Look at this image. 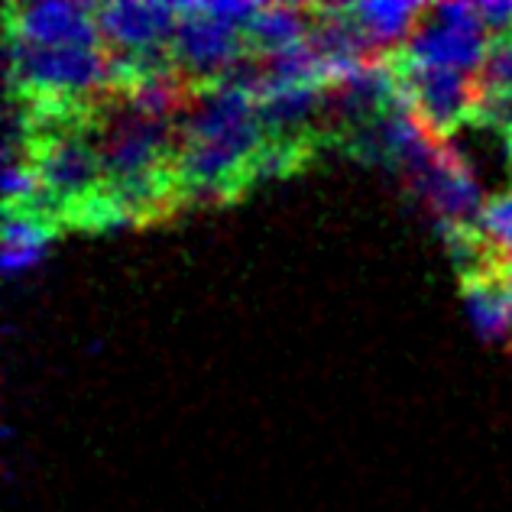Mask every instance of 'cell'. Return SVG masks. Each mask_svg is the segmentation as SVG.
<instances>
[{
	"label": "cell",
	"mask_w": 512,
	"mask_h": 512,
	"mask_svg": "<svg viewBox=\"0 0 512 512\" xmlns=\"http://www.w3.org/2000/svg\"><path fill=\"white\" fill-rule=\"evenodd\" d=\"M94 10H98L94 4H62V0L7 7V39L33 49H107Z\"/></svg>",
	"instance_id": "obj_6"
},
{
	"label": "cell",
	"mask_w": 512,
	"mask_h": 512,
	"mask_svg": "<svg viewBox=\"0 0 512 512\" xmlns=\"http://www.w3.org/2000/svg\"><path fill=\"white\" fill-rule=\"evenodd\" d=\"M477 82H480L483 91L512 98V36L493 39L490 56H487V62H483Z\"/></svg>",
	"instance_id": "obj_13"
},
{
	"label": "cell",
	"mask_w": 512,
	"mask_h": 512,
	"mask_svg": "<svg viewBox=\"0 0 512 512\" xmlns=\"http://www.w3.org/2000/svg\"><path fill=\"white\" fill-rule=\"evenodd\" d=\"M269 143L256 88L227 75L198 88L175 120V182L198 201L234 198L250 185V169Z\"/></svg>",
	"instance_id": "obj_1"
},
{
	"label": "cell",
	"mask_w": 512,
	"mask_h": 512,
	"mask_svg": "<svg viewBox=\"0 0 512 512\" xmlns=\"http://www.w3.org/2000/svg\"><path fill=\"white\" fill-rule=\"evenodd\" d=\"M56 234L52 221L39 218L33 211H7L4 218V231H0V269H4L7 279H17L33 273V269L46 260L49 240Z\"/></svg>",
	"instance_id": "obj_11"
},
{
	"label": "cell",
	"mask_w": 512,
	"mask_h": 512,
	"mask_svg": "<svg viewBox=\"0 0 512 512\" xmlns=\"http://www.w3.org/2000/svg\"><path fill=\"white\" fill-rule=\"evenodd\" d=\"M4 49L13 98L82 104L114 88V56L107 49H33L17 39H7Z\"/></svg>",
	"instance_id": "obj_2"
},
{
	"label": "cell",
	"mask_w": 512,
	"mask_h": 512,
	"mask_svg": "<svg viewBox=\"0 0 512 512\" xmlns=\"http://www.w3.org/2000/svg\"><path fill=\"white\" fill-rule=\"evenodd\" d=\"M496 273H500V279L506 282L509 292H512V256H509V260H503L500 266H496Z\"/></svg>",
	"instance_id": "obj_16"
},
{
	"label": "cell",
	"mask_w": 512,
	"mask_h": 512,
	"mask_svg": "<svg viewBox=\"0 0 512 512\" xmlns=\"http://www.w3.org/2000/svg\"><path fill=\"white\" fill-rule=\"evenodd\" d=\"M490 46L493 39L483 26H444L425 17L396 62L412 65V69H444L477 78L490 56Z\"/></svg>",
	"instance_id": "obj_7"
},
{
	"label": "cell",
	"mask_w": 512,
	"mask_h": 512,
	"mask_svg": "<svg viewBox=\"0 0 512 512\" xmlns=\"http://www.w3.org/2000/svg\"><path fill=\"white\" fill-rule=\"evenodd\" d=\"M98 30L107 52L127 65H156L169 59L172 33L179 26V4H156V0H124V4H101L94 10Z\"/></svg>",
	"instance_id": "obj_4"
},
{
	"label": "cell",
	"mask_w": 512,
	"mask_h": 512,
	"mask_svg": "<svg viewBox=\"0 0 512 512\" xmlns=\"http://www.w3.org/2000/svg\"><path fill=\"white\" fill-rule=\"evenodd\" d=\"M312 33V13L308 7H289V4H269L247 23V49L253 59H269L276 52H286L299 46Z\"/></svg>",
	"instance_id": "obj_12"
},
{
	"label": "cell",
	"mask_w": 512,
	"mask_h": 512,
	"mask_svg": "<svg viewBox=\"0 0 512 512\" xmlns=\"http://www.w3.org/2000/svg\"><path fill=\"white\" fill-rule=\"evenodd\" d=\"M509 140H512V133H509Z\"/></svg>",
	"instance_id": "obj_17"
},
{
	"label": "cell",
	"mask_w": 512,
	"mask_h": 512,
	"mask_svg": "<svg viewBox=\"0 0 512 512\" xmlns=\"http://www.w3.org/2000/svg\"><path fill=\"white\" fill-rule=\"evenodd\" d=\"M464 308L483 344L512 347V292L500 273H480L461 279Z\"/></svg>",
	"instance_id": "obj_10"
},
{
	"label": "cell",
	"mask_w": 512,
	"mask_h": 512,
	"mask_svg": "<svg viewBox=\"0 0 512 512\" xmlns=\"http://www.w3.org/2000/svg\"><path fill=\"white\" fill-rule=\"evenodd\" d=\"M325 101L328 88L321 85L260 82L256 88V104H260V120L269 140H305V127L325 114Z\"/></svg>",
	"instance_id": "obj_8"
},
{
	"label": "cell",
	"mask_w": 512,
	"mask_h": 512,
	"mask_svg": "<svg viewBox=\"0 0 512 512\" xmlns=\"http://www.w3.org/2000/svg\"><path fill=\"white\" fill-rule=\"evenodd\" d=\"M247 56L244 30L211 20L198 4H179V26L172 33L169 59L195 91L224 82Z\"/></svg>",
	"instance_id": "obj_3"
},
{
	"label": "cell",
	"mask_w": 512,
	"mask_h": 512,
	"mask_svg": "<svg viewBox=\"0 0 512 512\" xmlns=\"http://www.w3.org/2000/svg\"><path fill=\"white\" fill-rule=\"evenodd\" d=\"M428 17L444 26H483L477 4H435L428 7Z\"/></svg>",
	"instance_id": "obj_15"
},
{
	"label": "cell",
	"mask_w": 512,
	"mask_h": 512,
	"mask_svg": "<svg viewBox=\"0 0 512 512\" xmlns=\"http://www.w3.org/2000/svg\"><path fill=\"white\" fill-rule=\"evenodd\" d=\"M399 85L409 94L415 114L425 120V127L438 140H451L457 130H464L477 117L480 85L474 75L444 72V69H412L399 65Z\"/></svg>",
	"instance_id": "obj_5"
},
{
	"label": "cell",
	"mask_w": 512,
	"mask_h": 512,
	"mask_svg": "<svg viewBox=\"0 0 512 512\" xmlns=\"http://www.w3.org/2000/svg\"><path fill=\"white\" fill-rule=\"evenodd\" d=\"M477 13L490 39L512 36V0H483V4H477Z\"/></svg>",
	"instance_id": "obj_14"
},
{
	"label": "cell",
	"mask_w": 512,
	"mask_h": 512,
	"mask_svg": "<svg viewBox=\"0 0 512 512\" xmlns=\"http://www.w3.org/2000/svg\"><path fill=\"white\" fill-rule=\"evenodd\" d=\"M347 13L357 30L370 39V46L386 59L396 46L406 49L415 30L425 23L428 7L409 4V0H360V4H347Z\"/></svg>",
	"instance_id": "obj_9"
}]
</instances>
